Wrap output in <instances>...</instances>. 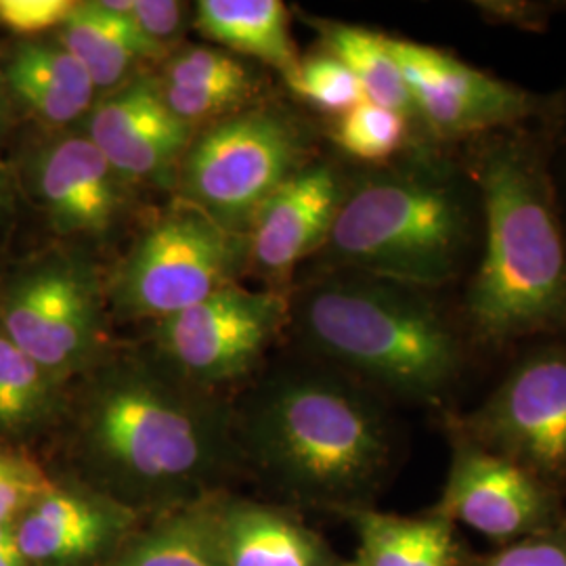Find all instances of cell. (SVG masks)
<instances>
[{"mask_svg":"<svg viewBox=\"0 0 566 566\" xmlns=\"http://www.w3.org/2000/svg\"><path fill=\"white\" fill-rule=\"evenodd\" d=\"M72 449L88 486L137 516L196 506L242 468L235 411L156 350H109L82 376Z\"/></svg>","mask_w":566,"mask_h":566,"instance_id":"obj_1","label":"cell"},{"mask_svg":"<svg viewBox=\"0 0 566 566\" xmlns=\"http://www.w3.org/2000/svg\"><path fill=\"white\" fill-rule=\"evenodd\" d=\"M455 147L483 203L479 261L453 292L468 340L485 365L566 340V233L535 122Z\"/></svg>","mask_w":566,"mask_h":566,"instance_id":"obj_2","label":"cell"},{"mask_svg":"<svg viewBox=\"0 0 566 566\" xmlns=\"http://www.w3.org/2000/svg\"><path fill=\"white\" fill-rule=\"evenodd\" d=\"M303 357L329 365L386 401L439 418L486 365L465 336L453 292L355 271L303 277L290 322Z\"/></svg>","mask_w":566,"mask_h":566,"instance_id":"obj_3","label":"cell"},{"mask_svg":"<svg viewBox=\"0 0 566 566\" xmlns=\"http://www.w3.org/2000/svg\"><path fill=\"white\" fill-rule=\"evenodd\" d=\"M235 426L242 465L290 507L343 516L374 507L397 464L385 397L308 357L273 371Z\"/></svg>","mask_w":566,"mask_h":566,"instance_id":"obj_4","label":"cell"},{"mask_svg":"<svg viewBox=\"0 0 566 566\" xmlns=\"http://www.w3.org/2000/svg\"><path fill=\"white\" fill-rule=\"evenodd\" d=\"M483 203L455 145L416 142L350 166L338 214L306 277L355 271L455 292L481 254Z\"/></svg>","mask_w":566,"mask_h":566,"instance_id":"obj_5","label":"cell"},{"mask_svg":"<svg viewBox=\"0 0 566 566\" xmlns=\"http://www.w3.org/2000/svg\"><path fill=\"white\" fill-rule=\"evenodd\" d=\"M317 158L315 128L285 107L231 114L189 145L181 200L245 235L263 203Z\"/></svg>","mask_w":566,"mask_h":566,"instance_id":"obj_6","label":"cell"},{"mask_svg":"<svg viewBox=\"0 0 566 566\" xmlns=\"http://www.w3.org/2000/svg\"><path fill=\"white\" fill-rule=\"evenodd\" d=\"M439 422L566 500V340L516 348L481 403Z\"/></svg>","mask_w":566,"mask_h":566,"instance_id":"obj_7","label":"cell"},{"mask_svg":"<svg viewBox=\"0 0 566 566\" xmlns=\"http://www.w3.org/2000/svg\"><path fill=\"white\" fill-rule=\"evenodd\" d=\"M248 263V238L179 200L124 259L114 306L126 319L163 322L231 285Z\"/></svg>","mask_w":566,"mask_h":566,"instance_id":"obj_8","label":"cell"},{"mask_svg":"<svg viewBox=\"0 0 566 566\" xmlns=\"http://www.w3.org/2000/svg\"><path fill=\"white\" fill-rule=\"evenodd\" d=\"M103 311L95 266L60 254L23 271L7 287L0 332L65 385L109 353Z\"/></svg>","mask_w":566,"mask_h":566,"instance_id":"obj_9","label":"cell"},{"mask_svg":"<svg viewBox=\"0 0 566 566\" xmlns=\"http://www.w3.org/2000/svg\"><path fill=\"white\" fill-rule=\"evenodd\" d=\"M287 322V294L231 283L156 322L154 350L187 382L219 392L259 369Z\"/></svg>","mask_w":566,"mask_h":566,"instance_id":"obj_10","label":"cell"},{"mask_svg":"<svg viewBox=\"0 0 566 566\" xmlns=\"http://www.w3.org/2000/svg\"><path fill=\"white\" fill-rule=\"evenodd\" d=\"M424 142L458 145L472 137L533 124L546 95L460 60L455 53L422 42L390 39Z\"/></svg>","mask_w":566,"mask_h":566,"instance_id":"obj_11","label":"cell"},{"mask_svg":"<svg viewBox=\"0 0 566 566\" xmlns=\"http://www.w3.org/2000/svg\"><path fill=\"white\" fill-rule=\"evenodd\" d=\"M446 432L451 460L432 514L464 523L500 546L566 525L563 495L460 432Z\"/></svg>","mask_w":566,"mask_h":566,"instance_id":"obj_12","label":"cell"},{"mask_svg":"<svg viewBox=\"0 0 566 566\" xmlns=\"http://www.w3.org/2000/svg\"><path fill=\"white\" fill-rule=\"evenodd\" d=\"M350 166L334 158L306 164L263 203L252 219L248 238V263L282 292L298 264L308 263L324 245L346 193Z\"/></svg>","mask_w":566,"mask_h":566,"instance_id":"obj_13","label":"cell"},{"mask_svg":"<svg viewBox=\"0 0 566 566\" xmlns=\"http://www.w3.org/2000/svg\"><path fill=\"white\" fill-rule=\"evenodd\" d=\"M86 137L126 181L164 185L191 145V126L170 112L158 82L137 76L93 107Z\"/></svg>","mask_w":566,"mask_h":566,"instance_id":"obj_14","label":"cell"},{"mask_svg":"<svg viewBox=\"0 0 566 566\" xmlns=\"http://www.w3.org/2000/svg\"><path fill=\"white\" fill-rule=\"evenodd\" d=\"M142 525V516L88 486L53 485L15 521L32 566H105Z\"/></svg>","mask_w":566,"mask_h":566,"instance_id":"obj_15","label":"cell"},{"mask_svg":"<svg viewBox=\"0 0 566 566\" xmlns=\"http://www.w3.org/2000/svg\"><path fill=\"white\" fill-rule=\"evenodd\" d=\"M34 187L61 235L103 240L116 231L130 200V185L86 135L44 147L34 160Z\"/></svg>","mask_w":566,"mask_h":566,"instance_id":"obj_16","label":"cell"},{"mask_svg":"<svg viewBox=\"0 0 566 566\" xmlns=\"http://www.w3.org/2000/svg\"><path fill=\"white\" fill-rule=\"evenodd\" d=\"M210 512L227 566H338L343 560L294 507L219 493Z\"/></svg>","mask_w":566,"mask_h":566,"instance_id":"obj_17","label":"cell"},{"mask_svg":"<svg viewBox=\"0 0 566 566\" xmlns=\"http://www.w3.org/2000/svg\"><path fill=\"white\" fill-rule=\"evenodd\" d=\"M133 0L76 2L61 25L60 44L91 76L97 91H116L143 60H163L166 49L145 39L130 20Z\"/></svg>","mask_w":566,"mask_h":566,"instance_id":"obj_18","label":"cell"},{"mask_svg":"<svg viewBox=\"0 0 566 566\" xmlns=\"http://www.w3.org/2000/svg\"><path fill=\"white\" fill-rule=\"evenodd\" d=\"M346 518L359 537L364 566H458L464 556L455 525L432 512L399 516L364 507Z\"/></svg>","mask_w":566,"mask_h":566,"instance_id":"obj_19","label":"cell"},{"mask_svg":"<svg viewBox=\"0 0 566 566\" xmlns=\"http://www.w3.org/2000/svg\"><path fill=\"white\" fill-rule=\"evenodd\" d=\"M7 82L41 120L55 126L88 114L97 93L81 61L61 44L20 46L7 67Z\"/></svg>","mask_w":566,"mask_h":566,"instance_id":"obj_20","label":"cell"},{"mask_svg":"<svg viewBox=\"0 0 566 566\" xmlns=\"http://www.w3.org/2000/svg\"><path fill=\"white\" fill-rule=\"evenodd\" d=\"M196 28L206 39L280 70L283 78L301 61L280 0H202L196 7Z\"/></svg>","mask_w":566,"mask_h":566,"instance_id":"obj_21","label":"cell"},{"mask_svg":"<svg viewBox=\"0 0 566 566\" xmlns=\"http://www.w3.org/2000/svg\"><path fill=\"white\" fill-rule=\"evenodd\" d=\"M105 566H227L210 500L151 516Z\"/></svg>","mask_w":566,"mask_h":566,"instance_id":"obj_22","label":"cell"},{"mask_svg":"<svg viewBox=\"0 0 566 566\" xmlns=\"http://www.w3.org/2000/svg\"><path fill=\"white\" fill-rule=\"evenodd\" d=\"M319 32L322 51L344 63L364 88L365 99L403 114L411 122L418 142H424L418 114L407 91L399 63L392 57L388 36L353 23L313 20Z\"/></svg>","mask_w":566,"mask_h":566,"instance_id":"obj_23","label":"cell"},{"mask_svg":"<svg viewBox=\"0 0 566 566\" xmlns=\"http://www.w3.org/2000/svg\"><path fill=\"white\" fill-rule=\"evenodd\" d=\"M61 382L0 332V430L23 434L55 418Z\"/></svg>","mask_w":566,"mask_h":566,"instance_id":"obj_24","label":"cell"},{"mask_svg":"<svg viewBox=\"0 0 566 566\" xmlns=\"http://www.w3.org/2000/svg\"><path fill=\"white\" fill-rule=\"evenodd\" d=\"M329 139L343 154V160L382 166L399 158L418 142V135L403 114L364 99L332 122Z\"/></svg>","mask_w":566,"mask_h":566,"instance_id":"obj_25","label":"cell"},{"mask_svg":"<svg viewBox=\"0 0 566 566\" xmlns=\"http://www.w3.org/2000/svg\"><path fill=\"white\" fill-rule=\"evenodd\" d=\"M285 82L298 99L336 118L365 99L364 88L353 72L325 51L298 61Z\"/></svg>","mask_w":566,"mask_h":566,"instance_id":"obj_26","label":"cell"},{"mask_svg":"<svg viewBox=\"0 0 566 566\" xmlns=\"http://www.w3.org/2000/svg\"><path fill=\"white\" fill-rule=\"evenodd\" d=\"M163 97L170 112L187 126L208 120H223L252 93V82H231L212 86H172L164 84Z\"/></svg>","mask_w":566,"mask_h":566,"instance_id":"obj_27","label":"cell"},{"mask_svg":"<svg viewBox=\"0 0 566 566\" xmlns=\"http://www.w3.org/2000/svg\"><path fill=\"white\" fill-rule=\"evenodd\" d=\"M166 84L212 86L231 82H254L250 70L223 49H189L172 57L166 67Z\"/></svg>","mask_w":566,"mask_h":566,"instance_id":"obj_28","label":"cell"},{"mask_svg":"<svg viewBox=\"0 0 566 566\" xmlns=\"http://www.w3.org/2000/svg\"><path fill=\"white\" fill-rule=\"evenodd\" d=\"M566 13V2H560ZM544 145L547 172L554 187V198L566 233V82L556 91L546 93V105L535 122Z\"/></svg>","mask_w":566,"mask_h":566,"instance_id":"obj_29","label":"cell"},{"mask_svg":"<svg viewBox=\"0 0 566 566\" xmlns=\"http://www.w3.org/2000/svg\"><path fill=\"white\" fill-rule=\"evenodd\" d=\"M458 566H566V525L489 554H472L465 549Z\"/></svg>","mask_w":566,"mask_h":566,"instance_id":"obj_30","label":"cell"},{"mask_svg":"<svg viewBox=\"0 0 566 566\" xmlns=\"http://www.w3.org/2000/svg\"><path fill=\"white\" fill-rule=\"evenodd\" d=\"M51 489L53 483L36 465L0 453V525L15 523L18 516Z\"/></svg>","mask_w":566,"mask_h":566,"instance_id":"obj_31","label":"cell"},{"mask_svg":"<svg viewBox=\"0 0 566 566\" xmlns=\"http://www.w3.org/2000/svg\"><path fill=\"white\" fill-rule=\"evenodd\" d=\"M74 7V0H0V25L15 34L34 36L61 28Z\"/></svg>","mask_w":566,"mask_h":566,"instance_id":"obj_32","label":"cell"},{"mask_svg":"<svg viewBox=\"0 0 566 566\" xmlns=\"http://www.w3.org/2000/svg\"><path fill=\"white\" fill-rule=\"evenodd\" d=\"M483 20L495 25H510L526 32H544L554 15L560 13V2L528 0H483L472 2Z\"/></svg>","mask_w":566,"mask_h":566,"instance_id":"obj_33","label":"cell"},{"mask_svg":"<svg viewBox=\"0 0 566 566\" xmlns=\"http://www.w3.org/2000/svg\"><path fill=\"white\" fill-rule=\"evenodd\" d=\"M187 4L175 0H133L130 20L145 39L166 49L185 25Z\"/></svg>","mask_w":566,"mask_h":566,"instance_id":"obj_34","label":"cell"},{"mask_svg":"<svg viewBox=\"0 0 566 566\" xmlns=\"http://www.w3.org/2000/svg\"><path fill=\"white\" fill-rule=\"evenodd\" d=\"M18 535H15V523L0 525V558L13 549H18Z\"/></svg>","mask_w":566,"mask_h":566,"instance_id":"obj_35","label":"cell"},{"mask_svg":"<svg viewBox=\"0 0 566 566\" xmlns=\"http://www.w3.org/2000/svg\"><path fill=\"white\" fill-rule=\"evenodd\" d=\"M11 208V185L7 172L0 168V214H4Z\"/></svg>","mask_w":566,"mask_h":566,"instance_id":"obj_36","label":"cell"},{"mask_svg":"<svg viewBox=\"0 0 566 566\" xmlns=\"http://www.w3.org/2000/svg\"><path fill=\"white\" fill-rule=\"evenodd\" d=\"M0 566H32L28 560H25V556L21 554L20 547L18 549H13V552H9V554H4L2 558H0Z\"/></svg>","mask_w":566,"mask_h":566,"instance_id":"obj_37","label":"cell"},{"mask_svg":"<svg viewBox=\"0 0 566 566\" xmlns=\"http://www.w3.org/2000/svg\"><path fill=\"white\" fill-rule=\"evenodd\" d=\"M338 566H364L359 560H353V563H340Z\"/></svg>","mask_w":566,"mask_h":566,"instance_id":"obj_38","label":"cell"}]
</instances>
